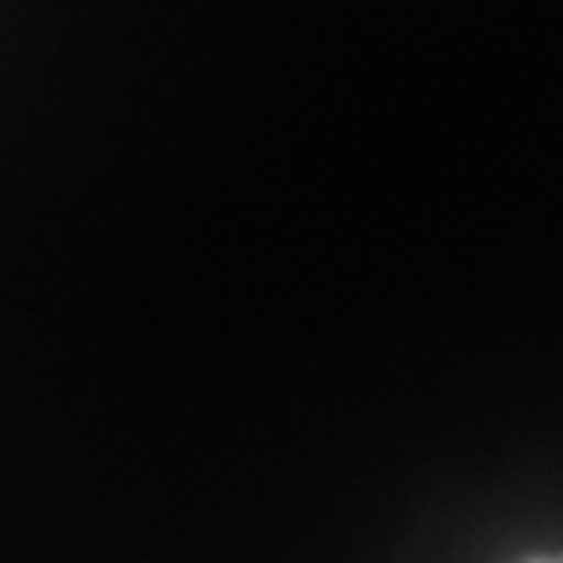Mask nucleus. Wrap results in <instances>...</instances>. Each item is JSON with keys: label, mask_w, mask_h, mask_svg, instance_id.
<instances>
[{"label": "nucleus", "mask_w": 563, "mask_h": 563, "mask_svg": "<svg viewBox=\"0 0 563 563\" xmlns=\"http://www.w3.org/2000/svg\"><path fill=\"white\" fill-rule=\"evenodd\" d=\"M527 563H563V553H543V559H527Z\"/></svg>", "instance_id": "f257e3e1"}]
</instances>
